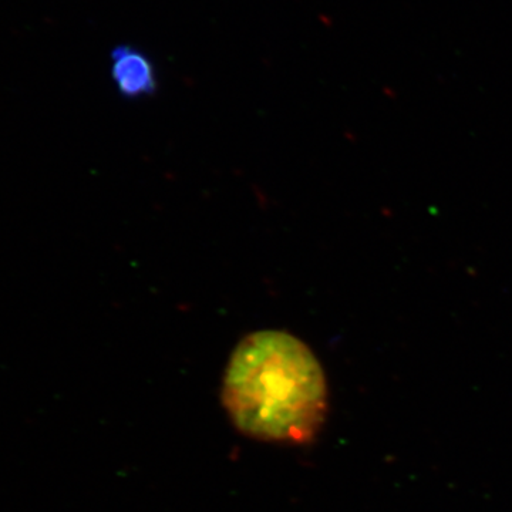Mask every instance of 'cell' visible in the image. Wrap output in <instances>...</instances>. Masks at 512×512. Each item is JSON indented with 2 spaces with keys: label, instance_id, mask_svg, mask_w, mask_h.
<instances>
[{
  "label": "cell",
  "instance_id": "cell-1",
  "mask_svg": "<svg viewBox=\"0 0 512 512\" xmlns=\"http://www.w3.org/2000/svg\"><path fill=\"white\" fill-rule=\"evenodd\" d=\"M221 400L239 433L266 443L306 444L328 416V382L301 339L284 330H258L232 350Z\"/></svg>",
  "mask_w": 512,
  "mask_h": 512
},
{
  "label": "cell",
  "instance_id": "cell-2",
  "mask_svg": "<svg viewBox=\"0 0 512 512\" xmlns=\"http://www.w3.org/2000/svg\"><path fill=\"white\" fill-rule=\"evenodd\" d=\"M111 77L117 92L126 99L151 96L158 86L153 62L131 46H117L111 52Z\"/></svg>",
  "mask_w": 512,
  "mask_h": 512
}]
</instances>
